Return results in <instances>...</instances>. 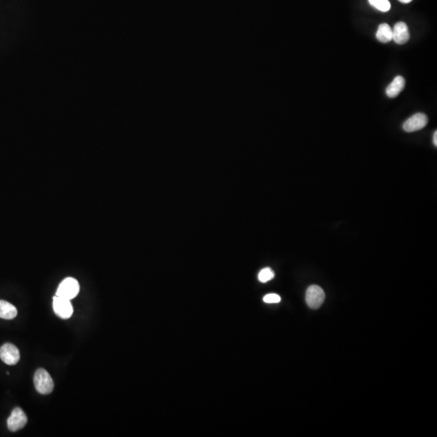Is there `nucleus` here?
I'll list each match as a JSON object with an SVG mask.
<instances>
[{
	"label": "nucleus",
	"instance_id": "obj_1",
	"mask_svg": "<svg viewBox=\"0 0 437 437\" xmlns=\"http://www.w3.org/2000/svg\"><path fill=\"white\" fill-rule=\"evenodd\" d=\"M33 382L36 390L41 394H50L54 388L53 379L44 368H39L36 371Z\"/></svg>",
	"mask_w": 437,
	"mask_h": 437
},
{
	"label": "nucleus",
	"instance_id": "obj_2",
	"mask_svg": "<svg viewBox=\"0 0 437 437\" xmlns=\"http://www.w3.org/2000/svg\"><path fill=\"white\" fill-rule=\"evenodd\" d=\"M80 291L79 282L74 278L68 277L63 280L57 287L56 296L72 300L78 295Z\"/></svg>",
	"mask_w": 437,
	"mask_h": 437
},
{
	"label": "nucleus",
	"instance_id": "obj_3",
	"mask_svg": "<svg viewBox=\"0 0 437 437\" xmlns=\"http://www.w3.org/2000/svg\"><path fill=\"white\" fill-rule=\"evenodd\" d=\"M324 291L318 285H311L306 291V303L309 308L318 309L320 308L325 300Z\"/></svg>",
	"mask_w": 437,
	"mask_h": 437
},
{
	"label": "nucleus",
	"instance_id": "obj_4",
	"mask_svg": "<svg viewBox=\"0 0 437 437\" xmlns=\"http://www.w3.org/2000/svg\"><path fill=\"white\" fill-rule=\"evenodd\" d=\"M53 308L57 316L62 319H68L73 314V307L70 300L55 296L53 297Z\"/></svg>",
	"mask_w": 437,
	"mask_h": 437
},
{
	"label": "nucleus",
	"instance_id": "obj_5",
	"mask_svg": "<svg viewBox=\"0 0 437 437\" xmlns=\"http://www.w3.org/2000/svg\"><path fill=\"white\" fill-rule=\"evenodd\" d=\"M0 359L9 365H15L20 360L18 348L12 343H5L0 347Z\"/></svg>",
	"mask_w": 437,
	"mask_h": 437
},
{
	"label": "nucleus",
	"instance_id": "obj_6",
	"mask_svg": "<svg viewBox=\"0 0 437 437\" xmlns=\"http://www.w3.org/2000/svg\"><path fill=\"white\" fill-rule=\"evenodd\" d=\"M428 122L427 115L423 113H415L410 117L403 124V130L405 132H415L424 128Z\"/></svg>",
	"mask_w": 437,
	"mask_h": 437
},
{
	"label": "nucleus",
	"instance_id": "obj_7",
	"mask_svg": "<svg viewBox=\"0 0 437 437\" xmlns=\"http://www.w3.org/2000/svg\"><path fill=\"white\" fill-rule=\"evenodd\" d=\"M28 422L25 413L21 408L17 407L13 410L8 419V427L11 431H17L25 427Z\"/></svg>",
	"mask_w": 437,
	"mask_h": 437
},
{
	"label": "nucleus",
	"instance_id": "obj_8",
	"mask_svg": "<svg viewBox=\"0 0 437 437\" xmlns=\"http://www.w3.org/2000/svg\"><path fill=\"white\" fill-rule=\"evenodd\" d=\"M393 40L398 45L406 44L410 40V32L406 23H397L393 29Z\"/></svg>",
	"mask_w": 437,
	"mask_h": 437
},
{
	"label": "nucleus",
	"instance_id": "obj_9",
	"mask_svg": "<svg viewBox=\"0 0 437 437\" xmlns=\"http://www.w3.org/2000/svg\"><path fill=\"white\" fill-rule=\"evenodd\" d=\"M406 81L402 76H397L386 89V95L390 98H395L404 89Z\"/></svg>",
	"mask_w": 437,
	"mask_h": 437
},
{
	"label": "nucleus",
	"instance_id": "obj_10",
	"mask_svg": "<svg viewBox=\"0 0 437 437\" xmlns=\"http://www.w3.org/2000/svg\"><path fill=\"white\" fill-rule=\"evenodd\" d=\"M17 315V309L13 304L5 300H0V318L11 320Z\"/></svg>",
	"mask_w": 437,
	"mask_h": 437
},
{
	"label": "nucleus",
	"instance_id": "obj_11",
	"mask_svg": "<svg viewBox=\"0 0 437 437\" xmlns=\"http://www.w3.org/2000/svg\"><path fill=\"white\" fill-rule=\"evenodd\" d=\"M376 37L382 43H388L393 40V29L388 24H382L378 27Z\"/></svg>",
	"mask_w": 437,
	"mask_h": 437
},
{
	"label": "nucleus",
	"instance_id": "obj_12",
	"mask_svg": "<svg viewBox=\"0 0 437 437\" xmlns=\"http://www.w3.org/2000/svg\"><path fill=\"white\" fill-rule=\"evenodd\" d=\"M368 2L371 6L383 13L388 12L391 8L389 0H368Z\"/></svg>",
	"mask_w": 437,
	"mask_h": 437
},
{
	"label": "nucleus",
	"instance_id": "obj_13",
	"mask_svg": "<svg viewBox=\"0 0 437 437\" xmlns=\"http://www.w3.org/2000/svg\"><path fill=\"white\" fill-rule=\"evenodd\" d=\"M274 277H275V273L269 267L262 270L259 274V280L262 283H267L273 279Z\"/></svg>",
	"mask_w": 437,
	"mask_h": 437
},
{
	"label": "nucleus",
	"instance_id": "obj_14",
	"mask_svg": "<svg viewBox=\"0 0 437 437\" xmlns=\"http://www.w3.org/2000/svg\"><path fill=\"white\" fill-rule=\"evenodd\" d=\"M281 300V298L277 294H268L263 297V301L267 304H276Z\"/></svg>",
	"mask_w": 437,
	"mask_h": 437
},
{
	"label": "nucleus",
	"instance_id": "obj_15",
	"mask_svg": "<svg viewBox=\"0 0 437 437\" xmlns=\"http://www.w3.org/2000/svg\"><path fill=\"white\" fill-rule=\"evenodd\" d=\"M433 144H435V147L437 146V132H435L434 136H433Z\"/></svg>",
	"mask_w": 437,
	"mask_h": 437
},
{
	"label": "nucleus",
	"instance_id": "obj_16",
	"mask_svg": "<svg viewBox=\"0 0 437 437\" xmlns=\"http://www.w3.org/2000/svg\"><path fill=\"white\" fill-rule=\"evenodd\" d=\"M401 3L402 4H409V3H411L412 0H399Z\"/></svg>",
	"mask_w": 437,
	"mask_h": 437
}]
</instances>
